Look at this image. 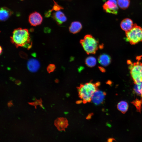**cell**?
Here are the masks:
<instances>
[{"mask_svg":"<svg viewBox=\"0 0 142 142\" xmlns=\"http://www.w3.org/2000/svg\"><path fill=\"white\" fill-rule=\"evenodd\" d=\"M105 95V92L97 90L92 96L91 100L95 104H100L103 102Z\"/></svg>","mask_w":142,"mask_h":142,"instance_id":"ba28073f","label":"cell"},{"mask_svg":"<svg viewBox=\"0 0 142 142\" xmlns=\"http://www.w3.org/2000/svg\"><path fill=\"white\" fill-rule=\"evenodd\" d=\"M39 105H40V106L43 109H44V108L43 107V105L42 104H40Z\"/></svg>","mask_w":142,"mask_h":142,"instance_id":"83f0119b","label":"cell"},{"mask_svg":"<svg viewBox=\"0 0 142 142\" xmlns=\"http://www.w3.org/2000/svg\"><path fill=\"white\" fill-rule=\"evenodd\" d=\"M118 109L123 113H125L128 108V105L127 103L124 101L120 102L118 104Z\"/></svg>","mask_w":142,"mask_h":142,"instance_id":"9a60e30c","label":"cell"},{"mask_svg":"<svg viewBox=\"0 0 142 142\" xmlns=\"http://www.w3.org/2000/svg\"><path fill=\"white\" fill-rule=\"evenodd\" d=\"M53 17L57 24L59 25L65 22L67 20V17L64 13L59 11H57L53 13Z\"/></svg>","mask_w":142,"mask_h":142,"instance_id":"8fae6325","label":"cell"},{"mask_svg":"<svg viewBox=\"0 0 142 142\" xmlns=\"http://www.w3.org/2000/svg\"><path fill=\"white\" fill-rule=\"evenodd\" d=\"M132 103L135 106L137 111L140 113L141 108V101L138 99H136L133 101L132 102Z\"/></svg>","mask_w":142,"mask_h":142,"instance_id":"d6986e66","label":"cell"},{"mask_svg":"<svg viewBox=\"0 0 142 142\" xmlns=\"http://www.w3.org/2000/svg\"><path fill=\"white\" fill-rule=\"evenodd\" d=\"M80 42L85 51L88 54L95 53L99 47L98 41L90 35H86Z\"/></svg>","mask_w":142,"mask_h":142,"instance_id":"277c9868","label":"cell"},{"mask_svg":"<svg viewBox=\"0 0 142 142\" xmlns=\"http://www.w3.org/2000/svg\"><path fill=\"white\" fill-rule=\"evenodd\" d=\"M40 66L39 62L36 59H31L27 62L28 69L31 72H37Z\"/></svg>","mask_w":142,"mask_h":142,"instance_id":"9c48e42d","label":"cell"},{"mask_svg":"<svg viewBox=\"0 0 142 142\" xmlns=\"http://www.w3.org/2000/svg\"><path fill=\"white\" fill-rule=\"evenodd\" d=\"M32 44V42L30 41V42L26 43L23 47L27 48L28 49H29L31 47Z\"/></svg>","mask_w":142,"mask_h":142,"instance_id":"7402d4cb","label":"cell"},{"mask_svg":"<svg viewBox=\"0 0 142 142\" xmlns=\"http://www.w3.org/2000/svg\"><path fill=\"white\" fill-rule=\"evenodd\" d=\"M55 68V65L53 64H49L47 67V72L49 73L53 72Z\"/></svg>","mask_w":142,"mask_h":142,"instance_id":"ffe728a7","label":"cell"},{"mask_svg":"<svg viewBox=\"0 0 142 142\" xmlns=\"http://www.w3.org/2000/svg\"><path fill=\"white\" fill-rule=\"evenodd\" d=\"M82 28L81 23L78 21L72 22L69 27L70 32L73 34L77 33L79 32Z\"/></svg>","mask_w":142,"mask_h":142,"instance_id":"5bb4252c","label":"cell"},{"mask_svg":"<svg viewBox=\"0 0 142 142\" xmlns=\"http://www.w3.org/2000/svg\"><path fill=\"white\" fill-rule=\"evenodd\" d=\"M98 86L96 83L89 82L82 84L78 88L79 96L84 103L90 101L92 96L97 90Z\"/></svg>","mask_w":142,"mask_h":142,"instance_id":"7a4b0ae2","label":"cell"},{"mask_svg":"<svg viewBox=\"0 0 142 142\" xmlns=\"http://www.w3.org/2000/svg\"><path fill=\"white\" fill-rule=\"evenodd\" d=\"M141 96H142V93H141Z\"/></svg>","mask_w":142,"mask_h":142,"instance_id":"f1b7e54d","label":"cell"},{"mask_svg":"<svg viewBox=\"0 0 142 142\" xmlns=\"http://www.w3.org/2000/svg\"><path fill=\"white\" fill-rule=\"evenodd\" d=\"M97 62L96 58L93 56L88 57L85 60V63L86 65L91 67L94 66L96 64Z\"/></svg>","mask_w":142,"mask_h":142,"instance_id":"e0dca14e","label":"cell"},{"mask_svg":"<svg viewBox=\"0 0 142 142\" xmlns=\"http://www.w3.org/2000/svg\"><path fill=\"white\" fill-rule=\"evenodd\" d=\"M126 40L132 45L142 42V28L136 24L132 28L125 32Z\"/></svg>","mask_w":142,"mask_h":142,"instance_id":"3957f363","label":"cell"},{"mask_svg":"<svg viewBox=\"0 0 142 142\" xmlns=\"http://www.w3.org/2000/svg\"><path fill=\"white\" fill-rule=\"evenodd\" d=\"M135 84L134 88L135 92L138 95H141L142 91V82Z\"/></svg>","mask_w":142,"mask_h":142,"instance_id":"ac0fdd59","label":"cell"},{"mask_svg":"<svg viewBox=\"0 0 142 142\" xmlns=\"http://www.w3.org/2000/svg\"><path fill=\"white\" fill-rule=\"evenodd\" d=\"M43 18L40 14L36 12L30 14L29 17V21L31 25L36 26L40 24L42 21Z\"/></svg>","mask_w":142,"mask_h":142,"instance_id":"52a82bcc","label":"cell"},{"mask_svg":"<svg viewBox=\"0 0 142 142\" xmlns=\"http://www.w3.org/2000/svg\"><path fill=\"white\" fill-rule=\"evenodd\" d=\"M103 8L107 13L117 14L118 7L116 0H108L103 5Z\"/></svg>","mask_w":142,"mask_h":142,"instance_id":"8992f818","label":"cell"},{"mask_svg":"<svg viewBox=\"0 0 142 142\" xmlns=\"http://www.w3.org/2000/svg\"><path fill=\"white\" fill-rule=\"evenodd\" d=\"M0 54H1L2 51V49L1 46L0 47Z\"/></svg>","mask_w":142,"mask_h":142,"instance_id":"4316f807","label":"cell"},{"mask_svg":"<svg viewBox=\"0 0 142 142\" xmlns=\"http://www.w3.org/2000/svg\"><path fill=\"white\" fill-rule=\"evenodd\" d=\"M82 102V100H79L76 103L77 104H80Z\"/></svg>","mask_w":142,"mask_h":142,"instance_id":"484cf974","label":"cell"},{"mask_svg":"<svg viewBox=\"0 0 142 142\" xmlns=\"http://www.w3.org/2000/svg\"><path fill=\"white\" fill-rule=\"evenodd\" d=\"M42 101L41 99L38 100L36 99L35 101L33 102L29 103H28L31 105H34L35 106V108H36L37 106L42 104Z\"/></svg>","mask_w":142,"mask_h":142,"instance_id":"44dd1931","label":"cell"},{"mask_svg":"<svg viewBox=\"0 0 142 142\" xmlns=\"http://www.w3.org/2000/svg\"><path fill=\"white\" fill-rule=\"evenodd\" d=\"M11 38L12 43L17 47L23 46L26 43L31 41L28 29L21 28L14 30Z\"/></svg>","mask_w":142,"mask_h":142,"instance_id":"6da1fadb","label":"cell"},{"mask_svg":"<svg viewBox=\"0 0 142 142\" xmlns=\"http://www.w3.org/2000/svg\"><path fill=\"white\" fill-rule=\"evenodd\" d=\"M111 59L110 57L106 54H101L98 58V61L102 66L106 67L108 65L111 63Z\"/></svg>","mask_w":142,"mask_h":142,"instance_id":"7c38bea8","label":"cell"},{"mask_svg":"<svg viewBox=\"0 0 142 142\" xmlns=\"http://www.w3.org/2000/svg\"><path fill=\"white\" fill-rule=\"evenodd\" d=\"M12 105H13V104L12 103V100L9 102L7 103V105L9 107H11Z\"/></svg>","mask_w":142,"mask_h":142,"instance_id":"603a6c76","label":"cell"},{"mask_svg":"<svg viewBox=\"0 0 142 142\" xmlns=\"http://www.w3.org/2000/svg\"><path fill=\"white\" fill-rule=\"evenodd\" d=\"M16 84L17 85H19L21 84V82L19 80H17L15 82Z\"/></svg>","mask_w":142,"mask_h":142,"instance_id":"cb8c5ba5","label":"cell"},{"mask_svg":"<svg viewBox=\"0 0 142 142\" xmlns=\"http://www.w3.org/2000/svg\"><path fill=\"white\" fill-rule=\"evenodd\" d=\"M129 62L130 74L134 83L136 84L142 82V63L139 62Z\"/></svg>","mask_w":142,"mask_h":142,"instance_id":"5b68a950","label":"cell"},{"mask_svg":"<svg viewBox=\"0 0 142 142\" xmlns=\"http://www.w3.org/2000/svg\"><path fill=\"white\" fill-rule=\"evenodd\" d=\"M32 55L34 57H36V54L35 53H33L32 54Z\"/></svg>","mask_w":142,"mask_h":142,"instance_id":"d4e9b609","label":"cell"},{"mask_svg":"<svg viewBox=\"0 0 142 142\" xmlns=\"http://www.w3.org/2000/svg\"><path fill=\"white\" fill-rule=\"evenodd\" d=\"M118 6L123 9H125L130 6V0H116Z\"/></svg>","mask_w":142,"mask_h":142,"instance_id":"2e32d148","label":"cell"},{"mask_svg":"<svg viewBox=\"0 0 142 142\" xmlns=\"http://www.w3.org/2000/svg\"><path fill=\"white\" fill-rule=\"evenodd\" d=\"M12 12L7 7H3L1 8L0 19L1 21H4L7 20L12 15Z\"/></svg>","mask_w":142,"mask_h":142,"instance_id":"4fadbf2b","label":"cell"},{"mask_svg":"<svg viewBox=\"0 0 142 142\" xmlns=\"http://www.w3.org/2000/svg\"><path fill=\"white\" fill-rule=\"evenodd\" d=\"M133 25L132 20L128 18L124 19L120 23V26L121 29L125 32L131 29Z\"/></svg>","mask_w":142,"mask_h":142,"instance_id":"30bf717a","label":"cell"}]
</instances>
